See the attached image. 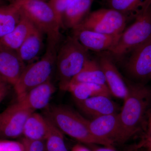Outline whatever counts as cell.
<instances>
[{
  "mask_svg": "<svg viewBox=\"0 0 151 151\" xmlns=\"http://www.w3.org/2000/svg\"><path fill=\"white\" fill-rule=\"evenodd\" d=\"M129 92L119 113L122 144L127 142L145 126L151 108V88L137 82L127 84Z\"/></svg>",
  "mask_w": 151,
  "mask_h": 151,
  "instance_id": "6da1fadb",
  "label": "cell"
},
{
  "mask_svg": "<svg viewBox=\"0 0 151 151\" xmlns=\"http://www.w3.org/2000/svg\"><path fill=\"white\" fill-rule=\"evenodd\" d=\"M60 38V34L47 35L44 54L40 59L27 65L14 86L17 100L34 87L51 79L56 67L57 54Z\"/></svg>",
  "mask_w": 151,
  "mask_h": 151,
  "instance_id": "7a4b0ae2",
  "label": "cell"
},
{
  "mask_svg": "<svg viewBox=\"0 0 151 151\" xmlns=\"http://www.w3.org/2000/svg\"><path fill=\"white\" fill-rule=\"evenodd\" d=\"M45 110L44 116L63 134L84 144L113 147L92 134L89 129V120L70 107L63 105H49Z\"/></svg>",
  "mask_w": 151,
  "mask_h": 151,
  "instance_id": "3957f363",
  "label": "cell"
},
{
  "mask_svg": "<svg viewBox=\"0 0 151 151\" xmlns=\"http://www.w3.org/2000/svg\"><path fill=\"white\" fill-rule=\"evenodd\" d=\"M88 51L73 35L60 45L55 68L59 88L62 91H67L70 81L84 66L89 58Z\"/></svg>",
  "mask_w": 151,
  "mask_h": 151,
  "instance_id": "277c9868",
  "label": "cell"
},
{
  "mask_svg": "<svg viewBox=\"0 0 151 151\" xmlns=\"http://www.w3.org/2000/svg\"><path fill=\"white\" fill-rule=\"evenodd\" d=\"M150 7L137 17L134 23L123 32L110 51L113 56L121 58L151 38Z\"/></svg>",
  "mask_w": 151,
  "mask_h": 151,
  "instance_id": "5b68a950",
  "label": "cell"
},
{
  "mask_svg": "<svg viewBox=\"0 0 151 151\" xmlns=\"http://www.w3.org/2000/svg\"><path fill=\"white\" fill-rule=\"evenodd\" d=\"M47 35L59 34L61 26L51 5L43 0H9Z\"/></svg>",
  "mask_w": 151,
  "mask_h": 151,
  "instance_id": "8992f818",
  "label": "cell"
},
{
  "mask_svg": "<svg viewBox=\"0 0 151 151\" xmlns=\"http://www.w3.org/2000/svg\"><path fill=\"white\" fill-rule=\"evenodd\" d=\"M128 19L127 17L113 9H100L89 13L76 28L84 29L108 35L120 36L124 31Z\"/></svg>",
  "mask_w": 151,
  "mask_h": 151,
  "instance_id": "52a82bcc",
  "label": "cell"
},
{
  "mask_svg": "<svg viewBox=\"0 0 151 151\" xmlns=\"http://www.w3.org/2000/svg\"><path fill=\"white\" fill-rule=\"evenodd\" d=\"M130 52L125 65L128 75L137 83L151 81V38Z\"/></svg>",
  "mask_w": 151,
  "mask_h": 151,
  "instance_id": "ba28073f",
  "label": "cell"
},
{
  "mask_svg": "<svg viewBox=\"0 0 151 151\" xmlns=\"http://www.w3.org/2000/svg\"><path fill=\"white\" fill-rule=\"evenodd\" d=\"M33 112L18 102L8 107L0 113V138L15 139L20 137L25 123Z\"/></svg>",
  "mask_w": 151,
  "mask_h": 151,
  "instance_id": "9c48e42d",
  "label": "cell"
},
{
  "mask_svg": "<svg viewBox=\"0 0 151 151\" xmlns=\"http://www.w3.org/2000/svg\"><path fill=\"white\" fill-rule=\"evenodd\" d=\"M89 128L92 134L112 146L115 144H122L119 113L94 118L89 121Z\"/></svg>",
  "mask_w": 151,
  "mask_h": 151,
  "instance_id": "30bf717a",
  "label": "cell"
},
{
  "mask_svg": "<svg viewBox=\"0 0 151 151\" xmlns=\"http://www.w3.org/2000/svg\"><path fill=\"white\" fill-rule=\"evenodd\" d=\"M105 75L106 84L111 95L125 100L129 92L128 84L121 75L111 55H100L98 60Z\"/></svg>",
  "mask_w": 151,
  "mask_h": 151,
  "instance_id": "8fae6325",
  "label": "cell"
},
{
  "mask_svg": "<svg viewBox=\"0 0 151 151\" xmlns=\"http://www.w3.org/2000/svg\"><path fill=\"white\" fill-rule=\"evenodd\" d=\"M73 30V35L87 50L97 52L111 51L121 36L108 35L78 28Z\"/></svg>",
  "mask_w": 151,
  "mask_h": 151,
  "instance_id": "7c38bea8",
  "label": "cell"
},
{
  "mask_svg": "<svg viewBox=\"0 0 151 151\" xmlns=\"http://www.w3.org/2000/svg\"><path fill=\"white\" fill-rule=\"evenodd\" d=\"M27 65L17 51L0 46V76L4 81L14 86Z\"/></svg>",
  "mask_w": 151,
  "mask_h": 151,
  "instance_id": "4fadbf2b",
  "label": "cell"
},
{
  "mask_svg": "<svg viewBox=\"0 0 151 151\" xmlns=\"http://www.w3.org/2000/svg\"><path fill=\"white\" fill-rule=\"evenodd\" d=\"M55 91L56 87L50 79L30 89L17 102L33 112L45 109Z\"/></svg>",
  "mask_w": 151,
  "mask_h": 151,
  "instance_id": "5bb4252c",
  "label": "cell"
},
{
  "mask_svg": "<svg viewBox=\"0 0 151 151\" xmlns=\"http://www.w3.org/2000/svg\"><path fill=\"white\" fill-rule=\"evenodd\" d=\"M78 109L93 119L104 115L117 113L118 106L110 97L98 96L81 101H75Z\"/></svg>",
  "mask_w": 151,
  "mask_h": 151,
  "instance_id": "9a60e30c",
  "label": "cell"
},
{
  "mask_svg": "<svg viewBox=\"0 0 151 151\" xmlns=\"http://www.w3.org/2000/svg\"><path fill=\"white\" fill-rule=\"evenodd\" d=\"M43 33L35 26L17 52L27 65L38 60L43 45Z\"/></svg>",
  "mask_w": 151,
  "mask_h": 151,
  "instance_id": "2e32d148",
  "label": "cell"
},
{
  "mask_svg": "<svg viewBox=\"0 0 151 151\" xmlns=\"http://www.w3.org/2000/svg\"><path fill=\"white\" fill-rule=\"evenodd\" d=\"M35 26L22 12L20 20L14 29L0 38V46L17 51Z\"/></svg>",
  "mask_w": 151,
  "mask_h": 151,
  "instance_id": "e0dca14e",
  "label": "cell"
},
{
  "mask_svg": "<svg viewBox=\"0 0 151 151\" xmlns=\"http://www.w3.org/2000/svg\"><path fill=\"white\" fill-rule=\"evenodd\" d=\"M94 0H76L63 13L61 18V27L74 29L89 14Z\"/></svg>",
  "mask_w": 151,
  "mask_h": 151,
  "instance_id": "ac0fdd59",
  "label": "cell"
},
{
  "mask_svg": "<svg viewBox=\"0 0 151 151\" xmlns=\"http://www.w3.org/2000/svg\"><path fill=\"white\" fill-rule=\"evenodd\" d=\"M50 122L45 116L33 112L24 127V138L32 140L45 141L49 133Z\"/></svg>",
  "mask_w": 151,
  "mask_h": 151,
  "instance_id": "d6986e66",
  "label": "cell"
},
{
  "mask_svg": "<svg viewBox=\"0 0 151 151\" xmlns=\"http://www.w3.org/2000/svg\"><path fill=\"white\" fill-rule=\"evenodd\" d=\"M78 83L107 85L105 75L98 61L89 58L87 60L81 70L73 77L69 85Z\"/></svg>",
  "mask_w": 151,
  "mask_h": 151,
  "instance_id": "ffe728a7",
  "label": "cell"
},
{
  "mask_svg": "<svg viewBox=\"0 0 151 151\" xmlns=\"http://www.w3.org/2000/svg\"><path fill=\"white\" fill-rule=\"evenodd\" d=\"M110 8L118 11L128 19H135L151 6V0H108Z\"/></svg>",
  "mask_w": 151,
  "mask_h": 151,
  "instance_id": "44dd1931",
  "label": "cell"
},
{
  "mask_svg": "<svg viewBox=\"0 0 151 151\" xmlns=\"http://www.w3.org/2000/svg\"><path fill=\"white\" fill-rule=\"evenodd\" d=\"M67 91L72 94L74 101H81L98 96L110 97L111 95L107 85L92 83L70 84Z\"/></svg>",
  "mask_w": 151,
  "mask_h": 151,
  "instance_id": "7402d4cb",
  "label": "cell"
},
{
  "mask_svg": "<svg viewBox=\"0 0 151 151\" xmlns=\"http://www.w3.org/2000/svg\"><path fill=\"white\" fill-rule=\"evenodd\" d=\"M21 16L20 9L13 3L0 6V38L14 29Z\"/></svg>",
  "mask_w": 151,
  "mask_h": 151,
  "instance_id": "603a6c76",
  "label": "cell"
},
{
  "mask_svg": "<svg viewBox=\"0 0 151 151\" xmlns=\"http://www.w3.org/2000/svg\"><path fill=\"white\" fill-rule=\"evenodd\" d=\"M50 122L49 133L45 140V151H68L64 142L63 134Z\"/></svg>",
  "mask_w": 151,
  "mask_h": 151,
  "instance_id": "cb8c5ba5",
  "label": "cell"
},
{
  "mask_svg": "<svg viewBox=\"0 0 151 151\" xmlns=\"http://www.w3.org/2000/svg\"><path fill=\"white\" fill-rule=\"evenodd\" d=\"M76 0H49L61 27V18L63 13L71 4Z\"/></svg>",
  "mask_w": 151,
  "mask_h": 151,
  "instance_id": "d4e9b609",
  "label": "cell"
},
{
  "mask_svg": "<svg viewBox=\"0 0 151 151\" xmlns=\"http://www.w3.org/2000/svg\"><path fill=\"white\" fill-rule=\"evenodd\" d=\"M21 142L24 151H45V141L32 140L24 138Z\"/></svg>",
  "mask_w": 151,
  "mask_h": 151,
  "instance_id": "484cf974",
  "label": "cell"
},
{
  "mask_svg": "<svg viewBox=\"0 0 151 151\" xmlns=\"http://www.w3.org/2000/svg\"><path fill=\"white\" fill-rule=\"evenodd\" d=\"M0 151H24L21 142L0 140Z\"/></svg>",
  "mask_w": 151,
  "mask_h": 151,
  "instance_id": "4316f807",
  "label": "cell"
},
{
  "mask_svg": "<svg viewBox=\"0 0 151 151\" xmlns=\"http://www.w3.org/2000/svg\"><path fill=\"white\" fill-rule=\"evenodd\" d=\"M147 129V145L151 151V108L149 111L146 123Z\"/></svg>",
  "mask_w": 151,
  "mask_h": 151,
  "instance_id": "83f0119b",
  "label": "cell"
},
{
  "mask_svg": "<svg viewBox=\"0 0 151 151\" xmlns=\"http://www.w3.org/2000/svg\"><path fill=\"white\" fill-rule=\"evenodd\" d=\"M9 84L4 80L0 81V104L5 98L8 94L9 91Z\"/></svg>",
  "mask_w": 151,
  "mask_h": 151,
  "instance_id": "f1b7e54d",
  "label": "cell"
},
{
  "mask_svg": "<svg viewBox=\"0 0 151 151\" xmlns=\"http://www.w3.org/2000/svg\"><path fill=\"white\" fill-rule=\"evenodd\" d=\"M93 151H118L113 149V147H94L92 150ZM125 151H135V150L132 149Z\"/></svg>",
  "mask_w": 151,
  "mask_h": 151,
  "instance_id": "f546056e",
  "label": "cell"
},
{
  "mask_svg": "<svg viewBox=\"0 0 151 151\" xmlns=\"http://www.w3.org/2000/svg\"><path fill=\"white\" fill-rule=\"evenodd\" d=\"M71 151H93L90 150L82 145L77 144L73 147Z\"/></svg>",
  "mask_w": 151,
  "mask_h": 151,
  "instance_id": "4dcf8cb0",
  "label": "cell"
},
{
  "mask_svg": "<svg viewBox=\"0 0 151 151\" xmlns=\"http://www.w3.org/2000/svg\"><path fill=\"white\" fill-rule=\"evenodd\" d=\"M5 4L4 0H0V6Z\"/></svg>",
  "mask_w": 151,
  "mask_h": 151,
  "instance_id": "1f68e13d",
  "label": "cell"
},
{
  "mask_svg": "<svg viewBox=\"0 0 151 151\" xmlns=\"http://www.w3.org/2000/svg\"><path fill=\"white\" fill-rule=\"evenodd\" d=\"M3 80V79H2V78H1V76H0V81H1V80Z\"/></svg>",
  "mask_w": 151,
  "mask_h": 151,
  "instance_id": "d6a6232c",
  "label": "cell"
},
{
  "mask_svg": "<svg viewBox=\"0 0 151 151\" xmlns=\"http://www.w3.org/2000/svg\"><path fill=\"white\" fill-rule=\"evenodd\" d=\"M150 13L151 16V6L150 7Z\"/></svg>",
  "mask_w": 151,
  "mask_h": 151,
  "instance_id": "836d02e7",
  "label": "cell"
},
{
  "mask_svg": "<svg viewBox=\"0 0 151 151\" xmlns=\"http://www.w3.org/2000/svg\"><path fill=\"white\" fill-rule=\"evenodd\" d=\"M44 1H47V0H43Z\"/></svg>",
  "mask_w": 151,
  "mask_h": 151,
  "instance_id": "e575fe53",
  "label": "cell"
}]
</instances>
